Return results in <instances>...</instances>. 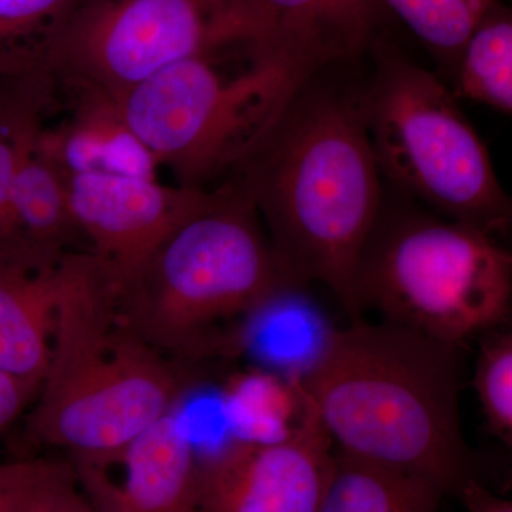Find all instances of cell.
<instances>
[{
  "label": "cell",
  "mask_w": 512,
  "mask_h": 512,
  "mask_svg": "<svg viewBox=\"0 0 512 512\" xmlns=\"http://www.w3.org/2000/svg\"><path fill=\"white\" fill-rule=\"evenodd\" d=\"M309 82L235 167L237 180L293 284L325 286L362 319L359 276L379 224L382 170L363 104Z\"/></svg>",
  "instance_id": "cell-1"
},
{
  "label": "cell",
  "mask_w": 512,
  "mask_h": 512,
  "mask_svg": "<svg viewBox=\"0 0 512 512\" xmlns=\"http://www.w3.org/2000/svg\"><path fill=\"white\" fill-rule=\"evenodd\" d=\"M461 345L379 319L326 336L296 393L340 453L457 497L481 480L460 419Z\"/></svg>",
  "instance_id": "cell-2"
},
{
  "label": "cell",
  "mask_w": 512,
  "mask_h": 512,
  "mask_svg": "<svg viewBox=\"0 0 512 512\" xmlns=\"http://www.w3.org/2000/svg\"><path fill=\"white\" fill-rule=\"evenodd\" d=\"M187 384L121 322L117 289L99 261L74 249L52 359L26 417L30 436L69 451L76 463H110L173 413Z\"/></svg>",
  "instance_id": "cell-3"
},
{
  "label": "cell",
  "mask_w": 512,
  "mask_h": 512,
  "mask_svg": "<svg viewBox=\"0 0 512 512\" xmlns=\"http://www.w3.org/2000/svg\"><path fill=\"white\" fill-rule=\"evenodd\" d=\"M296 288L254 201L235 180L210 191L164 239L117 295V311L151 348L195 357L225 343V323L261 311Z\"/></svg>",
  "instance_id": "cell-4"
},
{
  "label": "cell",
  "mask_w": 512,
  "mask_h": 512,
  "mask_svg": "<svg viewBox=\"0 0 512 512\" xmlns=\"http://www.w3.org/2000/svg\"><path fill=\"white\" fill-rule=\"evenodd\" d=\"M249 69L225 76L211 55L192 56L110 101L138 146L184 187L237 167L318 70L276 53H251Z\"/></svg>",
  "instance_id": "cell-5"
},
{
  "label": "cell",
  "mask_w": 512,
  "mask_h": 512,
  "mask_svg": "<svg viewBox=\"0 0 512 512\" xmlns=\"http://www.w3.org/2000/svg\"><path fill=\"white\" fill-rule=\"evenodd\" d=\"M363 111L382 173L512 258V192L436 76L402 57H387Z\"/></svg>",
  "instance_id": "cell-6"
},
{
  "label": "cell",
  "mask_w": 512,
  "mask_h": 512,
  "mask_svg": "<svg viewBox=\"0 0 512 512\" xmlns=\"http://www.w3.org/2000/svg\"><path fill=\"white\" fill-rule=\"evenodd\" d=\"M359 299L363 313L463 345L510 311L512 258L457 222L412 218L373 235Z\"/></svg>",
  "instance_id": "cell-7"
},
{
  "label": "cell",
  "mask_w": 512,
  "mask_h": 512,
  "mask_svg": "<svg viewBox=\"0 0 512 512\" xmlns=\"http://www.w3.org/2000/svg\"><path fill=\"white\" fill-rule=\"evenodd\" d=\"M235 45L220 0H83L36 64L113 101L171 64Z\"/></svg>",
  "instance_id": "cell-8"
},
{
  "label": "cell",
  "mask_w": 512,
  "mask_h": 512,
  "mask_svg": "<svg viewBox=\"0 0 512 512\" xmlns=\"http://www.w3.org/2000/svg\"><path fill=\"white\" fill-rule=\"evenodd\" d=\"M66 174L74 221L117 293L138 275L210 191L158 183L153 171L93 168Z\"/></svg>",
  "instance_id": "cell-9"
},
{
  "label": "cell",
  "mask_w": 512,
  "mask_h": 512,
  "mask_svg": "<svg viewBox=\"0 0 512 512\" xmlns=\"http://www.w3.org/2000/svg\"><path fill=\"white\" fill-rule=\"evenodd\" d=\"M301 402L298 423L272 439H235L201 461L204 512H320L336 448Z\"/></svg>",
  "instance_id": "cell-10"
},
{
  "label": "cell",
  "mask_w": 512,
  "mask_h": 512,
  "mask_svg": "<svg viewBox=\"0 0 512 512\" xmlns=\"http://www.w3.org/2000/svg\"><path fill=\"white\" fill-rule=\"evenodd\" d=\"M74 249L19 237L0 245V372L39 392Z\"/></svg>",
  "instance_id": "cell-11"
},
{
  "label": "cell",
  "mask_w": 512,
  "mask_h": 512,
  "mask_svg": "<svg viewBox=\"0 0 512 512\" xmlns=\"http://www.w3.org/2000/svg\"><path fill=\"white\" fill-rule=\"evenodd\" d=\"M241 45L320 69L352 59L375 36L379 0H221Z\"/></svg>",
  "instance_id": "cell-12"
},
{
  "label": "cell",
  "mask_w": 512,
  "mask_h": 512,
  "mask_svg": "<svg viewBox=\"0 0 512 512\" xmlns=\"http://www.w3.org/2000/svg\"><path fill=\"white\" fill-rule=\"evenodd\" d=\"M116 461L124 470L120 481L93 464L74 466L79 484L97 511L204 512L201 461L174 413L140 434Z\"/></svg>",
  "instance_id": "cell-13"
},
{
  "label": "cell",
  "mask_w": 512,
  "mask_h": 512,
  "mask_svg": "<svg viewBox=\"0 0 512 512\" xmlns=\"http://www.w3.org/2000/svg\"><path fill=\"white\" fill-rule=\"evenodd\" d=\"M444 497L426 478L336 450L320 512H440Z\"/></svg>",
  "instance_id": "cell-14"
},
{
  "label": "cell",
  "mask_w": 512,
  "mask_h": 512,
  "mask_svg": "<svg viewBox=\"0 0 512 512\" xmlns=\"http://www.w3.org/2000/svg\"><path fill=\"white\" fill-rule=\"evenodd\" d=\"M13 215L19 235L40 244L72 249L73 242L82 238L74 221L66 174L43 144L42 130L20 163L13 188Z\"/></svg>",
  "instance_id": "cell-15"
},
{
  "label": "cell",
  "mask_w": 512,
  "mask_h": 512,
  "mask_svg": "<svg viewBox=\"0 0 512 512\" xmlns=\"http://www.w3.org/2000/svg\"><path fill=\"white\" fill-rule=\"evenodd\" d=\"M458 89L468 99L512 113V9L495 3L457 66Z\"/></svg>",
  "instance_id": "cell-16"
},
{
  "label": "cell",
  "mask_w": 512,
  "mask_h": 512,
  "mask_svg": "<svg viewBox=\"0 0 512 512\" xmlns=\"http://www.w3.org/2000/svg\"><path fill=\"white\" fill-rule=\"evenodd\" d=\"M424 45L446 62H460L464 49L498 0H379Z\"/></svg>",
  "instance_id": "cell-17"
},
{
  "label": "cell",
  "mask_w": 512,
  "mask_h": 512,
  "mask_svg": "<svg viewBox=\"0 0 512 512\" xmlns=\"http://www.w3.org/2000/svg\"><path fill=\"white\" fill-rule=\"evenodd\" d=\"M33 74L26 92H19L12 99H0V245L19 237L13 215V188L20 163L33 138L40 131L39 92L45 73Z\"/></svg>",
  "instance_id": "cell-18"
},
{
  "label": "cell",
  "mask_w": 512,
  "mask_h": 512,
  "mask_svg": "<svg viewBox=\"0 0 512 512\" xmlns=\"http://www.w3.org/2000/svg\"><path fill=\"white\" fill-rule=\"evenodd\" d=\"M83 0H0V64L33 63L37 50Z\"/></svg>",
  "instance_id": "cell-19"
},
{
  "label": "cell",
  "mask_w": 512,
  "mask_h": 512,
  "mask_svg": "<svg viewBox=\"0 0 512 512\" xmlns=\"http://www.w3.org/2000/svg\"><path fill=\"white\" fill-rule=\"evenodd\" d=\"M474 389L494 436L512 450V329L484 343Z\"/></svg>",
  "instance_id": "cell-20"
},
{
  "label": "cell",
  "mask_w": 512,
  "mask_h": 512,
  "mask_svg": "<svg viewBox=\"0 0 512 512\" xmlns=\"http://www.w3.org/2000/svg\"><path fill=\"white\" fill-rule=\"evenodd\" d=\"M18 512H99L87 495L80 493L76 470L60 463L42 481Z\"/></svg>",
  "instance_id": "cell-21"
},
{
  "label": "cell",
  "mask_w": 512,
  "mask_h": 512,
  "mask_svg": "<svg viewBox=\"0 0 512 512\" xmlns=\"http://www.w3.org/2000/svg\"><path fill=\"white\" fill-rule=\"evenodd\" d=\"M49 458L0 464V512H18L29 494L59 466Z\"/></svg>",
  "instance_id": "cell-22"
},
{
  "label": "cell",
  "mask_w": 512,
  "mask_h": 512,
  "mask_svg": "<svg viewBox=\"0 0 512 512\" xmlns=\"http://www.w3.org/2000/svg\"><path fill=\"white\" fill-rule=\"evenodd\" d=\"M36 394L35 387L0 372V436L29 410Z\"/></svg>",
  "instance_id": "cell-23"
},
{
  "label": "cell",
  "mask_w": 512,
  "mask_h": 512,
  "mask_svg": "<svg viewBox=\"0 0 512 512\" xmlns=\"http://www.w3.org/2000/svg\"><path fill=\"white\" fill-rule=\"evenodd\" d=\"M467 512H512V500L493 493L485 483L473 481L458 495Z\"/></svg>",
  "instance_id": "cell-24"
},
{
  "label": "cell",
  "mask_w": 512,
  "mask_h": 512,
  "mask_svg": "<svg viewBox=\"0 0 512 512\" xmlns=\"http://www.w3.org/2000/svg\"><path fill=\"white\" fill-rule=\"evenodd\" d=\"M3 74H9V72L5 67L0 66V76H3ZM0 99H2V96H0Z\"/></svg>",
  "instance_id": "cell-25"
}]
</instances>
